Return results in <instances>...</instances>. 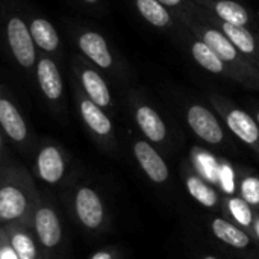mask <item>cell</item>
Wrapping results in <instances>:
<instances>
[{
  "mask_svg": "<svg viewBox=\"0 0 259 259\" xmlns=\"http://www.w3.org/2000/svg\"><path fill=\"white\" fill-rule=\"evenodd\" d=\"M241 196L249 205H259V179L255 176H247L241 182Z\"/></svg>",
  "mask_w": 259,
  "mask_h": 259,
  "instance_id": "d4e9b609",
  "label": "cell"
},
{
  "mask_svg": "<svg viewBox=\"0 0 259 259\" xmlns=\"http://www.w3.org/2000/svg\"><path fill=\"white\" fill-rule=\"evenodd\" d=\"M11 50L21 67H32L35 62V44L30 30L18 17H12L6 26Z\"/></svg>",
  "mask_w": 259,
  "mask_h": 259,
  "instance_id": "8992f818",
  "label": "cell"
},
{
  "mask_svg": "<svg viewBox=\"0 0 259 259\" xmlns=\"http://www.w3.org/2000/svg\"><path fill=\"white\" fill-rule=\"evenodd\" d=\"M27 208V199L21 190L14 185H5L0 188V219L17 220Z\"/></svg>",
  "mask_w": 259,
  "mask_h": 259,
  "instance_id": "2e32d148",
  "label": "cell"
},
{
  "mask_svg": "<svg viewBox=\"0 0 259 259\" xmlns=\"http://www.w3.org/2000/svg\"><path fill=\"white\" fill-rule=\"evenodd\" d=\"M203 259H219V258H215V256H211V255H208V256H205Z\"/></svg>",
  "mask_w": 259,
  "mask_h": 259,
  "instance_id": "d6a6232c",
  "label": "cell"
},
{
  "mask_svg": "<svg viewBox=\"0 0 259 259\" xmlns=\"http://www.w3.org/2000/svg\"><path fill=\"white\" fill-rule=\"evenodd\" d=\"M80 115L87 126L99 137H108L112 132V123L109 117L103 112L100 106H97L90 99H83L80 102Z\"/></svg>",
  "mask_w": 259,
  "mask_h": 259,
  "instance_id": "d6986e66",
  "label": "cell"
},
{
  "mask_svg": "<svg viewBox=\"0 0 259 259\" xmlns=\"http://www.w3.org/2000/svg\"><path fill=\"white\" fill-rule=\"evenodd\" d=\"M253 229H255V234H256V237L259 238V217L256 219V222L253 223Z\"/></svg>",
  "mask_w": 259,
  "mask_h": 259,
  "instance_id": "f546056e",
  "label": "cell"
},
{
  "mask_svg": "<svg viewBox=\"0 0 259 259\" xmlns=\"http://www.w3.org/2000/svg\"><path fill=\"white\" fill-rule=\"evenodd\" d=\"M0 124L14 141H23L27 135L26 123L18 109L6 99H0Z\"/></svg>",
  "mask_w": 259,
  "mask_h": 259,
  "instance_id": "e0dca14e",
  "label": "cell"
},
{
  "mask_svg": "<svg viewBox=\"0 0 259 259\" xmlns=\"http://www.w3.org/2000/svg\"><path fill=\"white\" fill-rule=\"evenodd\" d=\"M83 2H87V3H96V2H99V0H83Z\"/></svg>",
  "mask_w": 259,
  "mask_h": 259,
  "instance_id": "1f68e13d",
  "label": "cell"
},
{
  "mask_svg": "<svg viewBox=\"0 0 259 259\" xmlns=\"http://www.w3.org/2000/svg\"><path fill=\"white\" fill-rule=\"evenodd\" d=\"M255 120H256V123L259 124V109H256V112H255Z\"/></svg>",
  "mask_w": 259,
  "mask_h": 259,
  "instance_id": "4dcf8cb0",
  "label": "cell"
},
{
  "mask_svg": "<svg viewBox=\"0 0 259 259\" xmlns=\"http://www.w3.org/2000/svg\"><path fill=\"white\" fill-rule=\"evenodd\" d=\"M228 208L231 215L243 226H252L253 225V214L250 209V205L240 197H231L228 200Z\"/></svg>",
  "mask_w": 259,
  "mask_h": 259,
  "instance_id": "603a6c76",
  "label": "cell"
},
{
  "mask_svg": "<svg viewBox=\"0 0 259 259\" xmlns=\"http://www.w3.org/2000/svg\"><path fill=\"white\" fill-rule=\"evenodd\" d=\"M36 235L44 247H55L62 240V226L56 212L50 208H41L35 214Z\"/></svg>",
  "mask_w": 259,
  "mask_h": 259,
  "instance_id": "7c38bea8",
  "label": "cell"
},
{
  "mask_svg": "<svg viewBox=\"0 0 259 259\" xmlns=\"http://www.w3.org/2000/svg\"><path fill=\"white\" fill-rule=\"evenodd\" d=\"M138 14L156 29H170L175 24V17L168 8L158 0H134Z\"/></svg>",
  "mask_w": 259,
  "mask_h": 259,
  "instance_id": "5bb4252c",
  "label": "cell"
},
{
  "mask_svg": "<svg viewBox=\"0 0 259 259\" xmlns=\"http://www.w3.org/2000/svg\"><path fill=\"white\" fill-rule=\"evenodd\" d=\"M211 231L215 238L234 249H247L250 246V238L238 226L232 225L225 219H214L211 222Z\"/></svg>",
  "mask_w": 259,
  "mask_h": 259,
  "instance_id": "ac0fdd59",
  "label": "cell"
},
{
  "mask_svg": "<svg viewBox=\"0 0 259 259\" xmlns=\"http://www.w3.org/2000/svg\"><path fill=\"white\" fill-rule=\"evenodd\" d=\"M187 123L190 129L205 143L219 146L225 140V131L215 114L203 105L194 103L187 109Z\"/></svg>",
  "mask_w": 259,
  "mask_h": 259,
  "instance_id": "277c9868",
  "label": "cell"
},
{
  "mask_svg": "<svg viewBox=\"0 0 259 259\" xmlns=\"http://www.w3.org/2000/svg\"><path fill=\"white\" fill-rule=\"evenodd\" d=\"M190 53H191L193 59L196 61V64H199L203 70L209 71L211 74L223 76V77H229V79L235 80V73L202 39H199L196 36L191 39Z\"/></svg>",
  "mask_w": 259,
  "mask_h": 259,
  "instance_id": "30bf717a",
  "label": "cell"
},
{
  "mask_svg": "<svg viewBox=\"0 0 259 259\" xmlns=\"http://www.w3.org/2000/svg\"><path fill=\"white\" fill-rule=\"evenodd\" d=\"M135 121L144 137L152 143H162L167 138V126L155 108L146 103L135 106Z\"/></svg>",
  "mask_w": 259,
  "mask_h": 259,
  "instance_id": "9c48e42d",
  "label": "cell"
},
{
  "mask_svg": "<svg viewBox=\"0 0 259 259\" xmlns=\"http://www.w3.org/2000/svg\"><path fill=\"white\" fill-rule=\"evenodd\" d=\"M91 259H114L112 258V255L109 253V252H106V250H99V252H96Z\"/></svg>",
  "mask_w": 259,
  "mask_h": 259,
  "instance_id": "f1b7e54d",
  "label": "cell"
},
{
  "mask_svg": "<svg viewBox=\"0 0 259 259\" xmlns=\"http://www.w3.org/2000/svg\"><path fill=\"white\" fill-rule=\"evenodd\" d=\"M222 184H223V187L228 188V191L232 190V171L228 165L222 167Z\"/></svg>",
  "mask_w": 259,
  "mask_h": 259,
  "instance_id": "4316f807",
  "label": "cell"
},
{
  "mask_svg": "<svg viewBox=\"0 0 259 259\" xmlns=\"http://www.w3.org/2000/svg\"><path fill=\"white\" fill-rule=\"evenodd\" d=\"M205 17L206 20L215 26L219 30H222L228 39L235 46V49L249 61L252 62L256 68H259V33L255 29L250 27H243V26H235L231 23H225L220 21L217 18H214L212 15H209L205 9Z\"/></svg>",
  "mask_w": 259,
  "mask_h": 259,
  "instance_id": "3957f363",
  "label": "cell"
},
{
  "mask_svg": "<svg viewBox=\"0 0 259 259\" xmlns=\"http://www.w3.org/2000/svg\"><path fill=\"white\" fill-rule=\"evenodd\" d=\"M194 3L220 21L250 29L255 27L250 9L238 0H194Z\"/></svg>",
  "mask_w": 259,
  "mask_h": 259,
  "instance_id": "5b68a950",
  "label": "cell"
},
{
  "mask_svg": "<svg viewBox=\"0 0 259 259\" xmlns=\"http://www.w3.org/2000/svg\"><path fill=\"white\" fill-rule=\"evenodd\" d=\"M0 149H2V135H0Z\"/></svg>",
  "mask_w": 259,
  "mask_h": 259,
  "instance_id": "836d02e7",
  "label": "cell"
},
{
  "mask_svg": "<svg viewBox=\"0 0 259 259\" xmlns=\"http://www.w3.org/2000/svg\"><path fill=\"white\" fill-rule=\"evenodd\" d=\"M168 9H175V12H188L193 6V0H158Z\"/></svg>",
  "mask_w": 259,
  "mask_h": 259,
  "instance_id": "484cf974",
  "label": "cell"
},
{
  "mask_svg": "<svg viewBox=\"0 0 259 259\" xmlns=\"http://www.w3.org/2000/svg\"><path fill=\"white\" fill-rule=\"evenodd\" d=\"M0 259H18V256L11 246H3L0 249Z\"/></svg>",
  "mask_w": 259,
  "mask_h": 259,
  "instance_id": "83f0119b",
  "label": "cell"
},
{
  "mask_svg": "<svg viewBox=\"0 0 259 259\" xmlns=\"http://www.w3.org/2000/svg\"><path fill=\"white\" fill-rule=\"evenodd\" d=\"M41 91L49 100H58L62 96V77L56 64L50 59H41L36 67Z\"/></svg>",
  "mask_w": 259,
  "mask_h": 259,
  "instance_id": "9a60e30c",
  "label": "cell"
},
{
  "mask_svg": "<svg viewBox=\"0 0 259 259\" xmlns=\"http://www.w3.org/2000/svg\"><path fill=\"white\" fill-rule=\"evenodd\" d=\"M11 247L17 253L18 259H35L36 256L35 243L27 234H15L11 240Z\"/></svg>",
  "mask_w": 259,
  "mask_h": 259,
  "instance_id": "cb8c5ba5",
  "label": "cell"
},
{
  "mask_svg": "<svg viewBox=\"0 0 259 259\" xmlns=\"http://www.w3.org/2000/svg\"><path fill=\"white\" fill-rule=\"evenodd\" d=\"M30 35L33 38V41L36 42L38 47H41L46 52H53L58 44H59V35L56 32V29L52 26L50 21L44 20V18H35L30 23Z\"/></svg>",
  "mask_w": 259,
  "mask_h": 259,
  "instance_id": "44dd1931",
  "label": "cell"
},
{
  "mask_svg": "<svg viewBox=\"0 0 259 259\" xmlns=\"http://www.w3.org/2000/svg\"><path fill=\"white\" fill-rule=\"evenodd\" d=\"M209 100L223 117L229 131L237 138H240L244 144L253 147L259 152V124L256 123V120L247 111L232 105L229 100L217 94H212Z\"/></svg>",
  "mask_w": 259,
  "mask_h": 259,
  "instance_id": "7a4b0ae2",
  "label": "cell"
},
{
  "mask_svg": "<svg viewBox=\"0 0 259 259\" xmlns=\"http://www.w3.org/2000/svg\"><path fill=\"white\" fill-rule=\"evenodd\" d=\"M36 170L38 176L46 184H58L65 171V162L62 159L61 152L53 146L44 147L38 155Z\"/></svg>",
  "mask_w": 259,
  "mask_h": 259,
  "instance_id": "4fadbf2b",
  "label": "cell"
},
{
  "mask_svg": "<svg viewBox=\"0 0 259 259\" xmlns=\"http://www.w3.org/2000/svg\"><path fill=\"white\" fill-rule=\"evenodd\" d=\"M80 80L83 83V88L90 97L91 102H94L100 108H108L112 102L111 91L105 82V79L94 70L88 68L82 73Z\"/></svg>",
  "mask_w": 259,
  "mask_h": 259,
  "instance_id": "ffe728a7",
  "label": "cell"
},
{
  "mask_svg": "<svg viewBox=\"0 0 259 259\" xmlns=\"http://www.w3.org/2000/svg\"><path fill=\"white\" fill-rule=\"evenodd\" d=\"M188 193L205 208H214L219 203V196L212 187H209L200 176L188 175L185 179Z\"/></svg>",
  "mask_w": 259,
  "mask_h": 259,
  "instance_id": "7402d4cb",
  "label": "cell"
},
{
  "mask_svg": "<svg viewBox=\"0 0 259 259\" xmlns=\"http://www.w3.org/2000/svg\"><path fill=\"white\" fill-rule=\"evenodd\" d=\"M79 49L100 68L108 70L114 64L106 39L97 32H85L79 36Z\"/></svg>",
  "mask_w": 259,
  "mask_h": 259,
  "instance_id": "8fae6325",
  "label": "cell"
},
{
  "mask_svg": "<svg viewBox=\"0 0 259 259\" xmlns=\"http://www.w3.org/2000/svg\"><path fill=\"white\" fill-rule=\"evenodd\" d=\"M74 208L79 222L88 229H97L105 219V209L100 196L90 187L77 190L74 197Z\"/></svg>",
  "mask_w": 259,
  "mask_h": 259,
  "instance_id": "52a82bcc",
  "label": "cell"
},
{
  "mask_svg": "<svg viewBox=\"0 0 259 259\" xmlns=\"http://www.w3.org/2000/svg\"><path fill=\"white\" fill-rule=\"evenodd\" d=\"M194 2V0H193ZM175 17L199 39H202L215 55L235 73V80L250 90H259V68L249 62L228 39V36L212 26L203 9L194 3L188 12H175Z\"/></svg>",
  "mask_w": 259,
  "mask_h": 259,
  "instance_id": "6da1fadb",
  "label": "cell"
},
{
  "mask_svg": "<svg viewBox=\"0 0 259 259\" xmlns=\"http://www.w3.org/2000/svg\"><path fill=\"white\" fill-rule=\"evenodd\" d=\"M134 155L135 159L138 161L141 170L146 173V176L153 182V184H164L167 182L170 171L168 167L165 164V161L162 159V156L153 149V146H150V143L147 141H137L134 144Z\"/></svg>",
  "mask_w": 259,
  "mask_h": 259,
  "instance_id": "ba28073f",
  "label": "cell"
}]
</instances>
